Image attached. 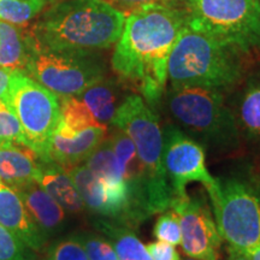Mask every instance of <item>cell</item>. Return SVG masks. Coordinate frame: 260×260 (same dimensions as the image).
<instances>
[{"label":"cell","mask_w":260,"mask_h":260,"mask_svg":"<svg viewBox=\"0 0 260 260\" xmlns=\"http://www.w3.org/2000/svg\"><path fill=\"white\" fill-rule=\"evenodd\" d=\"M29 247L0 224V260H32Z\"/></svg>","instance_id":"obj_28"},{"label":"cell","mask_w":260,"mask_h":260,"mask_svg":"<svg viewBox=\"0 0 260 260\" xmlns=\"http://www.w3.org/2000/svg\"><path fill=\"white\" fill-rule=\"evenodd\" d=\"M153 236L158 241L178 246L181 243V226L176 213L171 209L161 212L153 228Z\"/></svg>","instance_id":"obj_27"},{"label":"cell","mask_w":260,"mask_h":260,"mask_svg":"<svg viewBox=\"0 0 260 260\" xmlns=\"http://www.w3.org/2000/svg\"><path fill=\"white\" fill-rule=\"evenodd\" d=\"M118 260H121V259H118Z\"/></svg>","instance_id":"obj_38"},{"label":"cell","mask_w":260,"mask_h":260,"mask_svg":"<svg viewBox=\"0 0 260 260\" xmlns=\"http://www.w3.org/2000/svg\"><path fill=\"white\" fill-rule=\"evenodd\" d=\"M246 56L190 27L183 28L168 63L169 86H195L225 92L242 83Z\"/></svg>","instance_id":"obj_3"},{"label":"cell","mask_w":260,"mask_h":260,"mask_svg":"<svg viewBox=\"0 0 260 260\" xmlns=\"http://www.w3.org/2000/svg\"><path fill=\"white\" fill-rule=\"evenodd\" d=\"M16 190L21 195L29 214L46 239L63 228L65 210L42 189L38 182H32Z\"/></svg>","instance_id":"obj_17"},{"label":"cell","mask_w":260,"mask_h":260,"mask_svg":"<svg viewBox=\"0 0 260 260\" xmlns=\"http://www.w3.org/2000/svg\"><path fill=\"white\" fill-rule=\"evenodd\" d=\"M95 228L111 242L118 259L152 260L146 246L140 241L130 226L113 220L99 219L95 222Z\"/></svg>","instance_id":"obj_20"},{"label":"cell","mask_w":260,"mask_h":260,"mask_svg":"<svg viewBox=\"0 0 260 260\" xmlns=\"http://www.w3.org/2000/svg\"><path fill=\"white\" fill-rule=\"evenodd\" d=\"M67 171L73 178L84 206L93 213L126 226L139 225L145 220L125 183H107L95 176L86 165H77Z\"/></svg>","instance_id":"obj_12"},{"label":"cell","mask_w":260,"mask_h":260,"mask_svg":"<svg viewBox=\"0 0 260 260\" xmlns=\"http://www.w3.org/2000/svg\"><path fill=\"white\" fill-rule=\"evenodd\" d=\"M105 135L106 128L103 126H90L81 132H73L59 123L50 140L45 161L56 162L65 170H69L86 161L94 149L102 144Z\"/></svg>","instance_id":"obj_13"},{"label":"cell","mask_w":260,"mask_h":260,"mask_svg":"<svg viewBox=\"0 0 260 260\" xmlns=\"http://www.w3.org/2000/svg\"><path fill=\"white\" fill-rule=\"evenodd\" d=\"M162 164L174 198L186 197L190 182H200L209 195L218 187V178L207 170L203 146L176 125L162 129Z\"/></svg>","instance_id":"obj_10"},{"label":"cell","mask_w":260,"mask_h":260,"mask_svg":"<svg viewBox=\"0 0 260 260\" xmlns=\"http://www.w3.org/2000/svg\"><path fill=\"white\" fill-rule=\"evenodd\" d=\"M12 70L4 69V68H0V99L5 96L6 92H8L10 80H11Z\"/></svg>","instance_id":"obj_32"},{"label":"cell","mask_w":260,"mask_h":260,"mask_svg":"<svg viewBox=\"0 0 260 260\" xmlns=\"http://www.w3.org/2000/svg\"><path fill=\"white\" fill-rule=\"evenodd\" d=\"M86 167L100 180L111 184L124 183L119 171L115 152L109 139H104L103 142L94 149L93 153L87 158ZM126 186V184H125Z\"/></svg>","instance_id":"obj_22"},{"label":"cell","mask_w":260,"mask_h":260,"mask_svg":"<svg viewBox=\"0 0 260 260\" xmlns=\"http://www.w3.org/2000/svg\"><path fill=\"white\" fill-rule=\"evenodd\" d=\"M186 24V10L168 4L144 5L126 14L111 67L151 107L164 98L169 58Z\"/></svg>","instance_id":"obj_1"},{"label":"cell","mask_w":260,"mask_h":260,"mask_svg":"<svg viewBox=\"0 0 260 260\" xmlns=\"http://www.w3.org/2000/svg\"><path fill=\"white\" fill-rule=\"evenodd\" d=\"M228 251H229V260H251L246 254L235 251V249L230 248V247H228Z\"/></svg>","instance_id":"obj_33"},{"label":"cell","mask_w":260,"mask_h":260,"mask_svg":"<svg viewBox=\"0 0 260 260\" xmlns=\"http://www.w3.org/2000/svg\"><path fill=\"white\" fill-rule=\"evenodd\" d=\"M184 260H197V259H193V258H188V259H184Z\"/></svg>","instance_id":"obj_36"},{"label":"cell","mask_w":260,"mask_h":260,"mask_svg":"<svg viewBox=\"0 0 260 260\" xmlns=\"http://www.w3.org/2000/svg\"><path fill=\"white\" fill-rule=\"evenodd\" d=\"M41 159L24 145L0 147V181L14 189L38 182Z\"/></svg>","instance_id":"obj_15"},{"label":"cell","mask_w":260,"mask_h":260,"mask_svg":"<svg viewBox=\"0 0 260 260\" xmlns=\"http://www.w3.org/2000/svg\"><path fill=\"white\" fill-rule=\"evenodd\" d=\"M15 145L27 146L23 129L11 107L0 99V147Z\"/></svg>","instance_id":"obj_25"},{"label":"cell","mask_w":260,"mask_h":260,"mask_svg":"<svg viewBox=\"0 0 260 260\" xmlns=\"http://www.w3.org/2000/svg\"><path fill=\"white\" fill-rule=\"evenodd\" d=\"M187 24L246 57L260 53V0H188Z\"/></svg>","instance_id":"obj_6"},{"label":"cell","mask_w":260,"mask_h":260,"mask_svg":"<svg viewBox=\"0 0 260 260\" xmlns=\"http://www.w3.org/2000/svg\"><path fill=\"white\" fill-rule=\"evenodd\" d=\"M53 0H0V21L16 25L27 24Z\"/></svg>","instance_id":"obj_23"},{"label":"cell","mask_w":260,"mask_h":260,"mask_svg":"<svg viewBox=\"0 0 260 260\" xmlns=\"http://www.w3.org/2000/svg\"><path fill=\"white\" fill-rule=\"evenodd\" d=\"M111 125L132 140L148 182L151 214L170 209L174 199L162 164V128L157 113L140 94H128L116 110Z\"/></svg>","instance_id":"obj_5"},{"label":"cell","mask_w":260,"mask_h":260,"mask_svg":"<svg viewBox=\"0 0 260 260\" xmlns=\"http://www.w3.org/2000/svg\"><path fill=\"white\" fill-rule=\"evenodd\" d=\"M50 260H89L77 235L54 242L48 251Z\"/></svg>","instance_id":"obj_29"},{"label":"cell","mask_w":260,"mask_h":260,"mask_svg":"<svg viewBox=\"0 0 260 260\" xmlns=\"http://www.w3.org/2000/svg\"><path fill=\"white\" fill-rule=\"evenodd\" d=\"M77 96L89 110L98 124L107 129L111 125L116 110L126 95H123L119 82L104 79L77 94Z\"/></svg>","instance_id":"obj_19"},{"label":"cell","mask_w":260,"mask_h":260,"mask_svg":"<svg viewBox=\"0 0 260 260\" xmlns=\"http://www.w3.org/2000/svg\"><path fill=\"white\" fill-rule=\"evenodd\" d=\"M125 17L105 0H60L40 16L28 35L51 50L96 53L116 44Z\"/></svg>","instance_id":"obj_2"},{"label":"cell","mask_w":260,"mask_h":260,"mask_svg":"<svg viewBox=\"0 0 260 260\" xmlns=\"http://www.w3.org/2000/svg\"><path fill=\"white\" fill-rule=\"evenodd\" d=\"M27 56V30L24 25L0 21V68L24 71Z\"/></svg>","instance_id":"obj_21"},{"label":"cell","mask_w":260,"mask_h":260,"mask_svg":"<svg viewBox=\"0 0 260 260\" xmlns=\"http://www.w3.org/2000/svg\"><path fill=\"white\" fill-rule=\"evenodd\" d=\"M25 73L59 98L77 95L105 79V65L96 53L56 51L28 35Z\"/></svg>","instance_id":"obj_7"},{"label":"cell","mask_w":260,"mask_h":260,"mask_svg":"<svg viewBox=\"0 0 260 260\" xmlns=\"http://www.w3.org/2000/svg\"><path fill=\"white\" fill-rule=\"evenodd\" d=\"M243 254H246L251 260H260V247L259 248L253 249V251H251V252L243 253Z\"/></svg>","instance_id":"obj_34"},{"label":"cell","mask_w":260,"mask_h":260,"mask_svg":"<svg viewBox=\"0 0 260 260\" xmlns=\"http://www.w3.org/2000/svg\"><path fill=\"white\" fill-rule=\"evenodd\" d=\"M170 209L180 220L183 252L197 260H220L223 239L206 200L187 194L174 198Z\"/></svg>","instance_id":"obj_11"},{"label":"cell","mask_w":260,"mask_h":260,"mask_svg":"<svg viewBox=\"0 0 260 260\" xmlns=\"http://www.w3.org/2000/svg\"><path fill=\"white\" fill-rule=\"evenodd\" d=\"M60 123L73 132L100 126L77 95L60 98ZM104 128V126H103Z\"/></svg>","instance_id":"obj_24"},{"label":"cell","mask_w":260,"mask_h":260,"mask_svg":"<svg viewBox=\"0 0 260 260\" xmlns=\"http://www.w3.org/2000/svg\"><path fill=\"white\" fill-rule=\"evenodd\" d=\"M188 0H169V3L172 6H176V8H180V9H183L184 10V6H186Z\"/></svg>","instance_id":"obj_35"},{"label":"cell","mask_w":260,"mask_h":260,"mask_svg":"<svg viewBox=\"0 0 260 260\" xmlns=\"http://www.w3.org/2000/svg\"><path fill=\"white\" fill-rule=\"evenodd\" d=\"M105 2L109 3L110 5H112L113 8L119 10V11L125 12V14H129V12L134 11L135 9H139L141 6L148 4L171 5L169 3V0H105Z\"/></svg>","instance_id":"obj_31"},{"label":"cell","mask_w":260,"mask_h":260,"mask_svg":"<svg viewBox=\"0 0 260 260\" xmlns=\"http://www.w3.org/2000/svg\"><path fill=\"white\" fill-rule=\"evenodd\" d=\"M38 183L67 212L77 213L86 207L69 172L56 162L41 160Z\"/></svg>","instance_id":"obj_18"},{"label":"cell","mask_w":260,"mask_h":260,"mask_svg":"<svg viewBox=\"0 0 260 260\" xmlns=\"http://www.w3.org/2000/svg\"><path fill=\"white\" fill-rule=\"evenodd\" d=\"M0 224L15 234L32 251H39L46 242L18 191L0 181Z\"/></svg>","instance_id":"obj_14"},{"label":"cell","mask_w":260,"mask_h":260,"mask_svg":"<svg viewBox=\"0 0 260 260\" xmlns=\"http://www.w3.org/2000/svg\"><path fill=\"white\" fill-rule=\"evenodd\" d=\"M232 109L241 138L260 146V69L245 77L242 90Z\"/></svg>","instance_id":"obj_16"},{"label":"cell","mask_w":260,"mask_h":260,"mask_svg":"<svg viewBox=\"0 0 260 260\" xmlns=\"http://www.w3.org/2000/svg\"><path fill=\"white\" fill-rule=\"evenodd\" d=\"M77 237L82 243L89 260H118V255L111 242L105 236L92 233L79 234Z\"/></svg>","instance_id":"obj_26"},{"label":"cell","mask_w":260,"mask_h":260,"mask_svg":"<svg viewBox=\"0 0 260 260\" xmlns=\"http://www.w3.org/2000/svg\"><path fill=\"white\" fill-rule=\"evenodd\" d=\"M3 99L17 116L25 144L45 161L50 140L60 123L59 96L25 71L15 70Z\"/></svg>","instance_id":"obj_9"},{"label":"cell","mask_w":260,"mask_h":260,"mask_svg":"<svg viewBox=\"0 0 260 260\" xmlns=\"http://www.w3.org/2000/svg\"><path fill=\"white\" fill-rule=\"evenodd\" d=\"M146 248H147L152 260H181V256L175 246L169 245L167 242H151Z\"/></svg>","instance_id":"obj_30"},{"label":"cell","mask_w":260,"mask_h":260,"mask_svg":"<svg viewBox=\"0 0 260 260\" xmlns=\"http://www.w3.org/2000/svg\"><path fill=\"white\" fill-rule=\"evenodd\" d=\"M53 2H56V0H53Z\"/></svg>","instance_id":"obj_37"},{"label":"cell","mask_w":260,"mask_h":260,"mask_svg":"<svg viewBox=\"0 0 260 260\" xmlns=\"http://www.w3.org/2000/svg\"><path fill=\"white\" fill-rule=\"evenodd\" d=\"M164 96L172 119L203 147L223 153L239 147L241 135L223 90L169 86Z\"/></svg>","instance_id":"obj_4"},{"label":"cell","mask_w":260,"mask_h":260,"mask_svg":"<svg viewBox=\"0 0 260 260\" xmlns=\"http://www.w3.org/2000/svg\"><path fill=\"white\" fill-rule=\"evenodd\" d=\"M209 198L228 247L241 253L259 248L260 191L240 178H218V187Z\"/></svg>","instance_id":"obj_8"}]
</instances>
